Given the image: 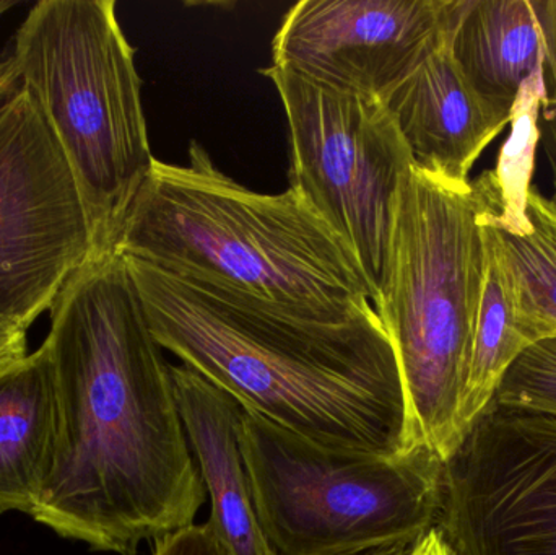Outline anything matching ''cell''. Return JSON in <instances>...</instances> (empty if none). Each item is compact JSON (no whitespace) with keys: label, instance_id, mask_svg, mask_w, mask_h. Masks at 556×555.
<instances>
[{"label":"cell","instance_id":"cell-1","mask_svg":"<svg viewBox=\"0 0 556 555\" xmlns=\"http://www.w3.org/2000/svg\"><path fill=\"white\" fill-rule=\"evenodd\" d=\"M42 344L54 371L55 440L31 517L119 555L194 525L207 492L172 364L119 254L97 251L68 279Z\"/></svg>","mask_w":556,"mask_h":555},{"label":"cell","instance_id":"cell-2","mask_svg":"<svg viewBox=\"0 0 556 555\" xmlns=\"http://www.w3.org/2000/svg\"><path fill=\"white\" fill-rule=\"evenodd\" d=\"M123 260L163 351L244 411L329 449L414 450L397 357L376 310L320 321Z\"/></svg>","mask_w":556,"mask_h":555},{"label":"cell","instance_id":"cell-3","mask_svg":"<svg viewBox=\"0 0 556 555\" xmlns=\"http://www.w3.org/2000/svg\"><path fill=\"white\" fill-rule=\"evenodd\" d=\"M114 253L320 321L375 310L355 257L293 189L251 191L198 142L188 165L155 160Z\"/></svg>","mask_w":556,"mask_h":555},{"label":"cell","instance_id":"cell-4","mask_svg":"<svg viewBox=\"0 0 556 555\" xmlns=\"http://www.w3.org/2000/svg\"><path fill=\"white\" fill-rule=\"evenodd\" d=\"M505 204L496 172L451 182L412 165L372 300L401 370L412 446L446 463L464 442L466 390L485 276V222Z\"/></svg>","mask_w":556,"mask_h":555},{"label":"cell","instance_id":"cell-5","mask_svg":"<svg viewBox=\"0 0 556 555\" xmlns=\"http://www.w3.org/2000/svg\"><path fill=\"white\" fill-rule=\"evenodd\" d=\"M87 204L98 248L114 251L121 224L155 156L142 106L136 49L114 0H41L10 54Z\"/></svg>","mask_w":556,"mask_h":555},{"label":"cell","instance_id":"cell-6","mask_svg":"<svg viewBox=\"0 0 556 555\" xmlns=\"http://www.w3.org/2000/svg\"><path fill=\"white\" fill-rule=\"evenodd\" d=\"M240 442L276 555L418 541L437 527L444 463L428 446L397 456L329 449L253 411L243 413Z\"/></svg>","mask_w":556,"mask_h":555},{"label":"cell","instance_id":"cell-7","mask_svg":"<svg viewBox=\"0 0 556 555\" xmlns=\"http://www.w3.org/2000/svg\"><path fill=\"white\" fill-rule=\"evenodd\" d=\"M287 116L290 188L355 257L378 295L392 217L412 162L384 101L345 93L273 67Z\"/></svg>","mask_w":556,"mask_h":555},{"label":"cell","instance_id":"cell-8","mask_svg":"<svg viewBox=\"0 0 556 555\" xmlns=\"http://www.w3.org/2000/svg\"><path fill=\"white\" fill-rule=\"evenodd\" d=\"M97 251L80 186L15 75L0 93V318L28 329Z\"/></svg>","mask_w":556,"mask_h":555},{"label":"cell","instance_id":"cell-9","mask_svg":"<svg viewBox=\"0 0 556 555\" xmlns=\"http://www.w3.org/2000/svg\"><path fill=\"white\" fill-rule=\"evenodd\" d=\"M437 528L454 555H556V417L493 400L444 463Z\"/></svg>","mask_w":556,"mask_h":555},{"label":"cell","instance_id":"cell-10","mask_svg":"<svg viewBox=\"0 0 556 555\" xmlns=\"http://www.w3.org/2000/svg\"><path fill=\"white\" fill-rule=\"evenodd\" d=\"M453 0H301L281 20L273 67L386 101L440 42Z\"/></svg>","mask_w":556,"mask_h":555},{"label":"cell","instance_id":"cell-11","mask_svg":"<svg viewBox=\"0 0 556 555\" xmlns=\"http://www.w3.org/2000/svg\"><path fill=\"white\" fill-rule=\"evenodd\" d=\"M384 103L414 165L451 182L469 181L477 160L513 121L467 81L451 51L450 18L440 42Z\"/></svg>","mask_w":556,"mask_h":555},{"label":"cell","instance_id":"cell-12","mask_svg":"<svg viewBox=\"0 0 556 555\" xmlns=\"http://www.w3.org/2000/svg\"><path fill=\"white\" fill-rule=\"evenodd\" d=\"M169 380L211 499L207 524L233 555H276L257 517L253 482L241 450L243 406L188 365H169Z\"/></svg>","mask_w":556,"mask_h":555},{"label":"cell","instance_id":"cell-13","mask_svg":"<svg viewBox=\"0 0 556 555\" xmlns=\"http://www.w3.org/2000/svg\"><path fill=\"white\" fill-rule=\"evenodd\" d=\"M450 45L473 90L506 116L522 85L544 68L534 0H453Z\"/></svg>","mask_w":556,"mask_h":555},{"label":"cell","instance_id":"cell-14","mask_svg":"<svg viewBox=\"0 0 556 555\" xmlns=\"http://www.w3.org/2000/svg\"><path fill=\"white\" fill-rule=\"evenodd\" d=\"M55 388L45 344L0 371V512L31 517L51 469Z\"/></svg>","mask_w":556,"mask_h":555},{"label":"cell","instance_id":"cell-15","mask_svg":"<svg viewBox=\"0 0 556 555\" xmlns=\"http://www.w3.org/2000/svg\"><path fill=\"white\" fill-rule=\"evenodd\" d=\"M492 217L486 218L483 230L485 276L473 331L466 390L460 404V427L464 436L469 432L477 417L495 400L496 390L506 371L529 348L519 331L515 287L490 224Z\"/></svg>","mask_w":556,"mask_h":555},{"label":"cell","instance_id":"cell-16","mask_svg":"<svg viewBox=\"0 0 556 555\" xmlns=\"http://www.w3.org/2000/svg\"><path fill=\"white\" fill-rule=\"evenodd\" d=\"M526 220L493 234L515 287L519 331L529 348L556 338V207L534 185L526 198Z\"/></svg>","mask_w":556,"mask_h":555},{"label":"cell","instance_id":"cell-17","mask_svg":"<svg viewBox=\"0 0 556 555\" xmlns=\"http://www.w3.org/2000/svg\"><path fill=\"white\" fill-rule=\"evenodd\" d=\"M495 401L556 417V338L535 342L516 358L496 390Z\"/></svg>","mask_w":556,"mask_h":555},{"label":"cell","instance_id":"cell-18","mask_svg":"<svg viewBox=\"0 0 556 555\" xmlns=\"http://www.w3.org/2000/svg\"><path fill=\"white\" fill-rule=\"evenodd\" d=\"M534 7L541 23L545 52V97L542 100V113L538 117V129L539 139L551 163L554 179V198L551 201L556 207V0H534Z\"/></svg>","mask_w":556,"mask_h":555},{"label":"cell","instance_id":"cell-19","mask_svg":"<svg viewBox=\"0 0 556 555\" xmlns=\"http://www.w3.org/2000/svg\"><path fill=\"white\" fill-rule=\"evenodd\" d=\"M153 555H233L211 525H191L155 541Z\"/></svg>","mask_w":556,"mask_h":555},{"label":"cell","instance_id":"cell-20","mask_svg":"<svg viewBox=\"0 0 556 555\" xmlns=\"http://www.w3.org/2000/svg\"><path fill=\"white\" fill-rule=\"evenodd\" d=\"M28 329L0 318V371L28 357Z\"/></svg>","mask_w":556,"mask_h":555},{"label":"cell","instance_id":"cell-21","mask_svg":"<svg viewBox=\"0 0 556 555\" xmlns=\"http://www.w3.org/2000/svg\"><path fill=\"white\" fill-rule=\"evenodd\" d=\"M410 555H454L443 533L437 527L431 528L415 544Z\"/></svg>","mask_w":556,"mask_h":555},{"label":"cell","instance_id":"cell-22","mask_svg":"<svg viewBox=\"0 0 556 555\" xmlns=\"http://www.w3.org/2000/svg\"><path fill=\"white\" fill-rule=\"evenodd\" d=\"M415 544H417V541H391V543L375 544V546L333 555H410Z\"/></svg>","mask_w":556,"mask_h":555},{"label":"cell","instance_id":"cell-23","mask_svg":"<svg viewBox=\"0 0 556 555\" xmlns=\"http://www.w3.org/2000/svg\"><path fill=\"white\" fill-rule=\"evenodd\" d=\"M15 78L12 61L9 58H0V93L5 90L7 85Z\"/></svg>","mask_w":556,"mask_h":555},{"label":"cell","instance_id":"cell-24","mask_svg":"<svg viewBox=\"0 0 556 555\" xmlns=\"http://www.w3.org/2000/svg\"><path fill=\"white\" fill-rule=\"evenodd\" d=\"M13 5H15V3L10 2V0H0V16H2L7 10L12 9Z\"/></svg>","mask_w":556,"mask_h":555}]
</instances>
